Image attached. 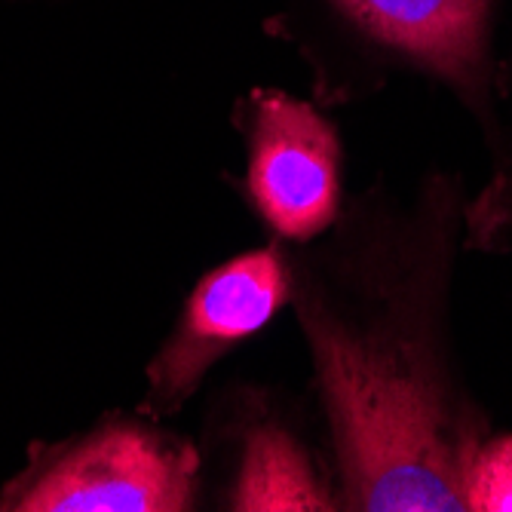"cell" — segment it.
<instances>
[{
    "mask_svg": "<svg viewBox=\"0 0 512 512\" xmlns=\"http://www.w3.org/2000/svg\"><path fill=\"white\" fill-rule=\"evenodd\" d=\"M375 37L430 68L467 80L482 65L488 0H341Z\"/></svg>",
    "mask_w": 512,
    "mask_h": 512,
    "instance_id": "5",
    "label": "cell"
},
{
    "mask_svg": "<svg viewBox=\"0 0 512 512\" xmlns=\"http://www.w3.org/2000/svg\"><path fill=\"white\" fill-rule=\"evenodd\" d=\"M246 512H313L329 509L304 454L279 430H261L246 451V467L234 500Z\"/></svg>",
    "mask_w": 512,
    "mask_h": 512,
    "instance_id": "6",
    "label": "cell"
},
{
    "mask_svg": "<svg viewBox=\"0 0 512 512\" xmlns=\"http://www.w3.org/2000/svg\"><path fill=\"white\" fill-rule=\"evenodd\" d=\"M463 500L479 512H512V439L491 442L467 463Z\"/></svg>",
    "mask_w": 512,
    "mask_h": 512,
    "instance_id": "7",
    "label": "cell"
},
{
    "mask_svg": "<svg viewBox=\"0 0 512 512\" xmlns=\"http://www.w3.org/2000/svg\"><path fill=\"white\" fill-rule=\"evenodd\" d=\"M286 298L283 264L273 252H252L212 273L197 289L184 338L166 356L163 387H184L218 347L258 332Z\"/></svg>",
    "mask_w": 512,
    "mask_h": 512,
    "instance_id": "4",
    "label": "cell"
},
{
    "mask_svg": "<svg viewBox=\"0 0 512 512\" xmlns=\"http://www.w3.org/2000/svg\"><path fill=\"white\" fill-rule=\"evenodd\" d=\"M310 338L353 503L378 512L467 509V463L445 436L427 387L316 313H310Z\"/></svg>",
    "mask_w": 512,
    "mask_h": 512,
    "instance_id": "1",
    "label": "cell"
},
{
    "mask_svg": "<svg viewBox=\"0 0 512 512\" xmlns=\"http://www.w3.org/2000/svg\"><path fill=\"white\" fill-rule=\"evenodd\" d=\"M252 194L264 218L286 237L307 240L338 206V145L307 105L267 96L258 111Z\"/></svg>",
    "mask_w": 512,
    "mask_h": 512,
    "instance_id": "3",
    "label": "cell"
},
{
    "mask_svg": "<svg viewBox=\"0 0 512 512\" xmlns=\"http://www.w3.org/2000/svg\"><path fill=\"white\" fill-rule=\"evenodd\" d=\"M194 463L151 433L120 427L53 460L4 509L22 512H175L191 500Z\"/></svg>",
    "mask_w": 512,
    "mask_h": 512,
    "instance_id": "2",
    "label": "cell"
}]
</instances>
